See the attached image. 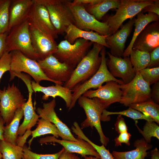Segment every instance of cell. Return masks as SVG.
I'll list each match as a JSON object with an SVG mask.
<instances>
[{
    "label": "cell",
    "mask_w": 159,
    "mask_h": 159,
    "mask_svg": "<svg viewBox=\"0 0 159 159\" xmlns=\"http://www.w3.org/2000/svg\"><path fill=\"white\" fill-rule=\"evenodd\" d=\"M122 95L120 84L116 81H110L97 89L87 91L82 95L90 98H98L106 109L112 104L119 102Z\"/></svg>",
    "instance_id": "obj_16"
},
{
    "label": "cell",
    "mask_w": 159,
    "mask_h": 159,
    "mask_svg": "<svg viewBox=\"0 0 159 159\" xmlns=\"http://www.w3.org/2000/svg\"><path fill=\"white\" fill-rule=\"evenodd\" d=\"M56 100L53 99L49 102L44 103L43 107H38L37 112L39 117L47 120L55 125L62 135V139L67 140L76 141L68 127L59 118L55 112Z\"/></svg>",
    "instance_id": "obj_20"
},
{
    "label": "cell",
    "mask_w": 159,
    "mask_h": 159,
    "mask_svg": "<svg viewBox=\"0 0 159 159\" xmlns=\"http://www.w3.org/2000/svg\"><path fill=\"white\" fill-rule=\"evenodd\" d=\"M120 3V0H101L99 3L94 5L84 6L89 13L100 21L110 10L117 9Z\"/></svg>",
    "instance_id": "obj_27"
},
{
    "label": "cell",
    "mask_w": 159,
    "mask_h": 159,
    "mask_svg": "<svg viewBox=\"0 0 159 159\" xmlns=\"http://www.w3.org/2000/svg\"><path fill=\"white\" fill-rule=\"evenodd\" d=\"M0 152L2 159H22L23 148L4 139L0 140Z\"/></svg>",
    "instance_id": "obj_32"
},
{
    "label": "cell",
    "mask_w": 159,
    "mask_h": 159,
    "mask_svg": "<svg viewBox=\"0 0 159 159\" xmlns=\"http://www.w3.org/2000/svg\"></svg>",
    "instance_id": "obj_53"
},
{
    "label": "cell",
    "mask_w": 159,
    "mask_h": 159,
    "mask_svg": "<svg viewBox=\"0 0 159 159\" xmlns=\"http://www.w3.org/2000/svg\"><path fill=\"white\" fill-rule=\"evenodd\" d=\"M141 12L143 13L146 12H151L159 16V0H154L153 4L145 7Z\"/></svg>",
    "instance_id": "obj_43"
},
{
    "label": "cell",
    "mask_w": 159,
    "mask_h": 159,
    "mask_svg": "<svg viewBox=\"0 0 159 159\" xmlns=\"http://www.w3.org/2000/svg\"><path fill=\"white\" fill-rule=\"evenodd\" d=\"M21 80L25 84L29 92L28 99L22 107L23 110L24 120L19 127L17 134L21 136L27 130L31 129L37 122L39 117L34 111L32 102V95L34 92L31 84L32 81L27 76L22 77Z\"/></svg>",
    "instance_id": "obj_21"
},
{
    "label": "cell",
    "mask_w": 159,
    "mask_h": 159,
    "mask_svg": "<svg viewBox=\"0 0 159 159\" xmlns=\"http://www.w3.org/2000/svg\"><path fill=\"white\" fill-rule=\"evenodd\" d=\"M4 125L3 119L0 114V140H4L3 133Z\"/></svg>",
    "instance_id": "obj_49"
},
{
    "label": "cell",
    "mask_w": 159,
    "mask_h": 159,
    "mask_svg": "<svg viewBox=\"0 0 159 159\" xmlns=\"http://www.w3.org/2000/svg\"><path fill=\"white\" fill-rule=\"evenodd\" d=\"M137 15V18L134 19V25L135 28L133 36L129 44L125 50L124 57H129L135 39L145 26L152 22L159 21V16L154 13L148 12L144 14L140 12Z\"/></svg>",
    "instance_id": "obj_25"
},
{
    "label": "cell",
    "mask_w": 159,
    "mask_h": 159,
    "mask_svg": "<svg viewBox=\"0 0 159 159\" xmlns=\"http://www.w3.org/2000/svg\"><path fill=\"white\" fill-rule=\"evenodd\" d=\"M26 100L14 83L0 89V114L4 124L6 125L11 122L16 110L22 108Z\"/></svg>",
    "instance_id": "obj_10"
},
{
    "label": "cell",
    "mask_w": 159,
    "mask_h": 159,
    "mask_svg": "<svg viewBox=\"0 0 159 159\" xmlns=\"http://www.w3.org/2000/svg\"><path fill=\"white\" fill-rule=\"evenodd\" d=\"M151 159H159V151L157 148L151 151Z\"/></svg>",
    "instance_id": "obj_50"
},
{
    "label": "cell",
    "mask_w": 159,
    "mask_h": 159,
    "mask_svg": "<svg viewBox=\"0 0 159 159\" xmlns=\"http://www.w3.org/2000/svg\"><path fill=\"white\" fill-rule=\"evenodd\" d=\"M92 46L74 69L69 79L64 83V86L72 90L90 78L97 71L101 62L99 54L104 47L95 43Z\"/></svg>",
    "instance_id": "obj_1"
},
{
    "label": "cell",
    "mask_w": 159,
    "mask_h": 159,
    "mask_svg": "<svg viewBox=\"0 0 159 159\" xmlns=\"http://www.w3.org/2000/svg\"><path fill=\"white\" fill-rule=\"evenodd\" d=\"M154 0H120L115 14L108 16L106 22L110 35L116 32L126 20L134 17L145 7L153 4Z\"/></svg>",
    "instance_id": "obj_6"
},
{
    "label": "cell",
    "mask_w": 159,
    "mask_h": 159,
    "mask_svg": "<svg viewBox=\"0 0 159 159\" xmlns=\"http://www.w3.org/2000/svg\"><path fill=\"white\" fill-rule=\"evenodd\" d=\"M37 124V128L32 131V138L28 142L29 148L33 139L42 135L51 134L57 138L60 137L62 138V135L59 130L55 125L50 122L41 118L38 120Z\"/></svg>",
    "instance_id": "obj_29"
},
{
    "label": "cell",
    "mask_w": 159,
    "mask_h": 159,
    "mask_svg": "<svg viewBox=\"0 0 159 159\" xmlns=\"http://www.w3.org/2000/svg\"><path fill=\"white\" fill-rule=\"evenodd\" d=\"M130 133L127 132L120 133L118 137L114 139L115 146L117 147L121 146L122 143H125L128 146L130 145V140L131 136Z\"/></svg>",
    "instance_id": "obj_40"
},
{
    "label": "cell",
    "mask_w": 159,
    "mask_h": 159,
    "mask_svg": "<svg viewBox=\"0 0 159 159\" xmlns=\"http://www.w3.org/2000/svg\"><path fill=\"white\" fill-rule=\"evenodd\" d=\"M29 30L33 46L40 60L44 59L56 52L57 45L55 40L44 34L30 21Z\"/></svg>",
    "instance_id": "obj_18"
},
{
    "label": "cell",
    "mask_w": 159,
    "mask_h": 159,
    "mask_svg": "<svg viewBox=\"0 0 159 159\" xmlns=\"http://www.w3.org/2000/svg\"><path fill=\"white\" fill-rule=\"evenodd\" d=\"M80 106L84 110L86 118L81 124L82 128L89 126L94 127L100 137L101 143L106 146L109 142V138L104 134L102 128L101 120L102 112L105 109V105L98 98H90L82 95L78 100Z\"/></svg>",
    "instance_id": "obj_5"
},
{
    "label": "cell",
    "mask_w": 159,
    "mask_h": 159,
    "mask_svg": "<svg viewBox=\"0 0 159 159\" xmlns=\"http://www.w3.org/2000/svg\"><path fill=\"white\" fill-rule=\"evenodd\" d=\"M151 98L156 103H159V82L153 84L151 88Z\"/></svg>",
    "instance_id": "obj_44"
},
{
    "label": "cell",
    "mask_w": 159,
    "mask_h": 159,
    "mask_svg": "<svg viewBox=\"0 0 159 159\" xmlns=\"http://www.w3.org/2000/svg\"><path fill=\"white\" fill-rule=\"evenodd\" d=\"M65 33V39L73 44L77 39H84L93 43L100 44L108 48L106 42V38L107 36H103L93 31H86L78 28L74 25L71 24L67 28Z\"/></svg>",
    "instance_id": "obj_24"
},
{
    "label": "cell",
    "mask_w": 159,
    "mask_h": 159,
    "mask_svg": "<svg viewBox=\"0 0 159 159\" xmlns=\"http://www.w3.org/2000/svg\"><path fill=\"white\" fill-rule=\"evenodd\" d=\"M139 72L144 80L150 86L159 80V67L146 68Z\"/></svg>",
    "instance_id": "obj_38"
},
{
    "label": "cell",
    "mask_w": 159,
    "mask_h": 159,
    "mask_svg": "<svg viewBox=\"0 0 159 159\" xmlns=\"http://www.w3.org/2000/svg\"><path fill=\"white\" fill-rule=\"evenodd\" d=\"M84 159H101L92 156H85L83 157Z\"/></svg>",
    "instance_id": "obj_51"
},
{
    "label": "cell",
    "mask_w": 159,
    "mask_h": 159,
    "mask_svg": "<svg viewBox=\"0 0 159 159\" xmlns=\"http://www.w3.org/2000/svg\"><path fill=\"white\" fill-rule=\"evenodd\" d=\"M130 56L132 64L136 73L147 67L150 62V53L132 49Z\"/></svg>",
    "instance_id": "obj_31"
},
{
    "label": "cell",
    "mask_w": 159,
    "mask_h": 159,
    "mask_svg": "<svg viewBox=\"0 0 159 159\" xmlns=\"http://www.w3.org/2000/svg\"><path fill=\"white\" fill-rule=\"evenodd\" d=\"M33 4L32 0H11L8 33L13 27L28 18Z\"/></svg>",
    "instance_id": "obj_23"
},
{
    "label": "cell",
    "mask_w": 159,
    "mask_h": 159,
    "mask_svg": "<svg viewBox=\"0 0 159 159\" xmlns=\"http://www.w3.org/2000/svg\"><path fill=\"white\" fill-rule=\"evenodd\" d=\"M134 19V17L130 19L122 26L120 29L106 37V42L110 49V52L112 55L118 57H123L125 43L132 30Z\"/></svg>",
    "instance_id": "obj_19"
},
{
    "label": "cell",
    "mask_w": 159,
    "mask_h": 159,
    "mask_svg": "<svg viewBox=\"0 0 159 159\" xmlns=\"http://www.w3.org/2000/svg\"><path fill=\"white\" fill-rule=\"evenodd\" d=\"M24 116L22 108L18 109L16 111L13 118L7 125L4 126V139L14 145H16V141L19 122Z\"/></svg>",
    "instance_id": "obj_28"
},
{
    "label": "cell",
    "mask_w": 159,
    "mask_h": 159,
    "mask_svg": "<svg viewBox=\"0 0 159 159\" xmlns=\"http://www.w3.org/2000/svg\"><path fill=\"white\" fill-rule=\"evenodd\" d=\"M11 1V0H0V34L8 32Z\"/></svg>",
    "instance_id": "obj_36"
},
{
    "label": "cell",
    "mask_w": 159,
    "mask_h": 159,
    "mask_svg": "<svg viewBox=\"0 0 159 159\" xmlns=\"http://www.w3.org/2000/svg\"><path fill=\"white\" fill-rule=\"evenodd\" d=\"M159 46V21L147 25L138 36L132 49L150 53Z\"/></svg>",
    "instance_id": "obj_17"
},
{
    "label": "cell",
    "mask_w": 159,
    "mask_h": 159,
    "mask_svg": "<svg viewBox=\"0 0 159 159\" xmlns=\"http://www.w3.org/2000/svg\"><path fill=\"white\" fill-rule=\"evenodd\" d=\"M150 62L147 68L155 67L159 65V46L156 48L150 53Z\"/></svg>",
    "instance_id": "obj_41"
},
{
    "label": "cell",
    "mask_w": 159,
    "mask_h": 159,
    "mask_svg": "<svg viewBox=\"0 0 159 159\" xmlns=\"http://www.w3.org/2000/svg\"><path fill=\"white\" fill-rule=\"evenodd\" d=\"M63 148L59 152L53 154H38L31 151L25 144L23 147V154L22 159H58L59 157L64 150Z\"/></svg>",
    "instance_id": "obj_37"
},
{
    "label": "cell",
    "mask_w": 159,
    "mask_h": 159,
    "mask_svg": "<svg viewBox=\"0 0 159 159\" xmlns=\"http://www.w3.org/2000/svg\"><path fill=\"white\" fill-rule=\"evenodd\" d=\"M112 115L125 116L133 119L135 121L143 119L147 121H154L153 119L149 116L144 115L141 112L130 107H129L126 110L119 112H110L105 109L102 114L101 120L104 119L106 120V118H107L108 115Z\"/></svg>",
    "instance_id": "obj_34"
},
{
    "label": "cell",
    "mask_w": 159,
    "mask_h": 159,
    "mask_svg": "<svg viewBox=\"0 0 159 159\" xmlns=\"http://www.w3.org/2000/svg\"><path fill=\"white\" fill-rule=\"evenodd\" d=\"M135 149L125 152L113 150L112 155L114 159H145L148 155V150L152 145L147 143L144 138L137 139L134 143Z\"/></svg>",
    "instance_id": "obj_26"
},
{
    "label": "cell",
    "mask_w": 159,
    "mask_h": 159,
    "mask_svg": "<svg viewBox=\"0 0 159 159\" xmlns=\"http://www.w3.org/2000/svg\"><path fill=\"white\" fill-rule=\"evenodd\" d=\"M71 129L73 132L78 136L77 138L88 142L92 145L99 154L101 159H114L112 154L103 145H98L90 140L84 134L77 122L73 123V126Z\"/></svg>",
    "instance_id": "obj_33"
},
{
    "label": "cell",
    "mask_w": 159,
    "mask_h": 159,
    "mask_svg": "<svg viewBox=\"0 0 159 159\" xmlns=\"http://www.w3.org/2000/svg\"><path fill=\"white\" fill-rule=\"evenodd\" d=\"M135 122V125L139 132L143 135L146 142L150 143L153 137L159 140V126L155 122L146 121L143 130H140L138 126L137 120Z\"/></svg>",
    "instance_id": "obj_35"
},
{
    "label": "cell",
    "mask_w": 159,
    "mask_h": 159,
    "mask_svg": "<svg viewBox=\"0 0 159 159\" xmlns=\"http://www.w3.org/2000/svg\"><path fill=\"white\" fill-rule=\"evenodd\" d=\"M101 1V0H74L72 2L74 4L92 5L99 3Z\"/></svg>",
    "instance_id": "obj_48"
},
{
    "label": "cell",
    "mask_w": 159,
    "mask_h": 159,
    "mask_svg": "<svg viewBox=\"0 0 159 159\" xmlns=\"http://www.w3.org/2000/svg\"><path fill=\"white\" fill-rule=\"evenodd\" d=\"M131 107L144 115L150 117L157 124H159V105L155 103L151 99L143 102L131 104Z\"/></svg>",
    "instance_id": "obj_30"
},
{
    "label": "cell",
    "mask_w": 159,
    "mask_h": 159,
    "mask_svg": "<svg viewBox=\"0 0 159 159\" xmlns=\"http://www.w3.org/2000/svg\"><path fill=\"white\" fill-rule=\"evenodd\" d=\"M29 26L28 18L11 29L6 39L7 51H19L29 58L37 61L40 59L33 46Z\"/></svg>",
    "instance_id": "obj_2"
},
{
    "label": "cell",
    "mask_w": 159,
    "mask_h": 159,
    "mask_svg": "<svg viewBox=\"0 0 159 159\" xmlns=\"http://www.w3.org/2000/svg\"><path fill=\"white\" fill-rule=\"evenodd\" d=\"M115 125V130L118 133L127 132V126L122 115H118Z\"/></svg>",
    "instance_id": "obj_42"
},
{
    "label": "cell",
    "mask_w": 159,
    "mask_h": 159,
    "mask_svg": "<svg viewBox=\"0 0 159 159\" xmlns=\"http://www.w3.org/2000/svg\"><path fill=\"white\" fill-rule=\"evenodd\" d=\"M11 59V52H6L0 59V82L4 73L9 71Z\"/></svg>",
    "instance_id": "obj_39"
},
{
    "label": "cell",
    "mask_w": 159,
    "mask_h": 159,
    "mask_svg": "<svg viewBox=\"0 0 159 159\" xmlns=\"http://www.w3.org/2000/svg\"><path fill=\"white\" fill-rule=\"evenodd\" d=\"M106 53L104 47L100 52L101 62L97 71L88 80L77 86L72 90L73 93L72 102L69 110L74 106L76 102L80 97L91 89H97L101 86L104 83L110 81H116L120 85L124 84L122 80L114 77L109 71L106 65L107 58L106 57Z\"/></svg>",
    "instance_id": "obj_4"
},
{
    "label": "cell",
    "mask_w": 159,
    "mask_h": 159,
    "mask_svg": "<svg viewBox=\"0 0 159 159\" xmlns=\"http://www.w3.org/2000/svg\"><path fill=\"white\" fill-rule=\"evenodd\" d=\"M32 1L33 4L28 16L29 21L44 34L55 40L58 34L51 21L47 9L34 0Z\"/></svg>",
    "instance_id": "obj_13"
},
{
    "label": "cell",
    "mask_w": 159,
    "mask_h": 159,
    "mask_svg": "<svg viewBox=\"0 0 159 159\" xmlns=\"http://www.w3.org/2000/svg\"><path fill=\"white\" fill-rule=\"evenodd\" d=\"M76 141L59 140L54 136L41 138L39 140L41 144L48 143H57L63 147L67 151L77 153L84 157L89 155L101 158V157L94 148L88 142L78 138Z\"/></svg>",
    "instance_id": "obj_15"
},
{
    "label": "cell",
    "mask_w": 159,
    "mask_h": 159,
    "mask_svg": "<svg viewBox=\"0 0 159 159\" xmlns=\"http://www.w3.org/2000/svg\"><path fill=\"white\" fill-rule=\"evenodd\" d=\"M120 88L122 95L119 103L125 106L128 107L151 99L150 85L144 80L139 72L130 82L120 85Z\"/></svg>",
    "instance_id": "obj_9"
},
{
    "label": "cell",
    "mask_w": 159,
    "mask_h": 159,
    "mask_svg": "<svg viewBox=\"0 0 159 159\" xmlns=\"http://www.w3.org/2000/svg\"><path fill=\"white\" fill-rule=\"evenodd\" d=\"M108 56L106 65L111 74L114 77L120 78L124 84H127L135 77L136 73L134 70L129 57H118L106 52Z\"/></svg>",
    "instance_id": "obj_14"
},
{
    "label": "cell",
    "mask_w": 159,
    "mask_h": 159,
    "mask_svg": "<svg viewBox=\"0 0 159 159\" xmlns=\"http://www.w3.org/2000/svg\"><path fill=\"white\" fill-rule=\"evenodd\" d=\"M93 43L79 38L72 44L65 39L57 45V50L53 55L60 62L64 63L74 69L87 54Z\"/></svg>",
    "instance_id": "obj_3"
},
{
    "label": "cell",
    "mask_w": 159,
    "mask_h": 159,
    "mask_svg": "<svg viewBox=\"0 0 159 159\" xmlns=\"http://www.w3.org/2000/svg\"><path fill=\"white\" fill-rule=\"evenodd\" d=\"M11 53L10 81L14 79L16 74L24 72L30 75L36 82L39 83L42 80H46L54 83L45 75L37 60L29 58L19 51H13Z\"/></svg>",
    "instance_id": "obj_8"
},
{
    "label": "cell",
    "mask_w": 159,
    "mask_h": 159,
    "mask_svg": "<svg viewBox=\"0 0 159 159\" xmlns=\"http://www.w3.org/2000/svg\"><path fill=\"white\" fill-rule=\"evenodd\" d=\"M8 33L0 34V59L7 51L6 39Z\"/></svg>",
    "instance_id": "obj_45"
},
{
    "label": "cell",
    "mask_w": 159,
    "mask_h": 159,
    "mask_svg": "<svg viewBox=\"0 0 159 159\" xmlns=\"http://www.w3.org/2000/svg\"><path fill=\"white\" fill-rule=\"evenodd\" d=\"M47 9L51 21L58 34L65 33L70 24L74 25L72 13L64 0H34Z\"/></svg>",
    "instance_id": "obj_7"
},
{
    "label": "cell",
    "mask_w": 159,
    "mask_h": 159,
    "mask_svg": "<svg viewBox=\"0 0 159 159\" xmlns=\"http://www.w3.org/2000/svg\"><path fill=\"white\" fill-rule=\"evenodd\" d=\"M32 134L31 129L27 130L24 134L21 136L17 137L16 141V144L22 148H23L29 136Z\"/></svg>",
    "instance_id": "obj_46"
},
{
    "label": "cell",
    "mask_w": 159,
    "mask_h": 159,
    "mask_svg": "<svg viewBox=\"0 0 159 159\" xmlns=\"http://www.w3.org/2000/svg\"><path fill=\"white\" fill-rule=\"evenodd\" d=\"M31 84L34 92H41L44 94L42 97L43 100H47L50 97L54 99L57 97H59L64 100L67 107L68 109L70 108L72 100L71 90L59 84L45 87L34 81H32Z\"/></svg>",
    "instance_id": "obj_22"
},
{
    "label": "cell",
    "mask_w": 159,
    "mask_h": 159,
    "mask_svg": "<svg viewBox=\"0 0 159 159\" xmlns=\"http://www.w3.org/2000/svg\"><path fill=\"white\" fill-rule=\"evenodd\" d=\"M58 159H80L74 153L68 152L64 149L60 155Z\"/></svg>",
    "instance_id": "obj_47"
},
{
    "label": "cell",
    "mask_w": 159,
    "mask_h": 159,
    "mask_svg": "<svg viewBox=\"0 0 159 159\" xmlns=\"http://www.w3.org/2000/svg\"><path fill=\"white\" fill-rule=\"evenodd\" d=\"M45 75L55 84L62 85L70 78L74 69L59 62L53 54L37 61Z\"/></svg>",
    "instance_id": "obj_12"
},
{
    "label": "cell",
    "mask_w": 159,
    "mask_h": 159,
    "mask_svg": "<svg viewBox=\"0 0 159 159\" xmlns=\"http://www.w3.org/2000/svg\"><path fill=\"white\" fill-rule=\"evenodd\" d=\"M2 158V155L0 152V159H1Z\"/></svg>",
    "instance_id": "obj_52"
},
{
    "label": "cell",
    "mask_w": 159,
    "mask_h": 159,
    "mask_svg": "<svg viewBox=\"0 0 159 159\" xmlns=\"http://www.w3.org/2000/svg\"><path fill=\"white\" fill-rule=\"evenodd\" d=\"M64 2L73 14L75 21L74 25L77 27L86 31H94L102 35H110L107 22L97 20L86 11L84 5L74 4L69 0H65Z\"/></svg>",
    "instance_id": "obj_11"
}]
</instances>
